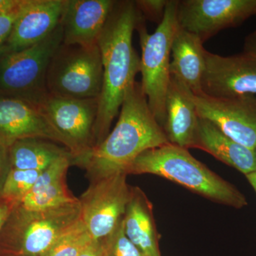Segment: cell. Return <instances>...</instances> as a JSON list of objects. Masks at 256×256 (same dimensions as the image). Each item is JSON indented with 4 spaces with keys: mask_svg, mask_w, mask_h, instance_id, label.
<instances>
[{
    "mask_svg": "<svg viewBox=\"0 0 256 256\" xmlns=\"http://www.w3.org/2000/svg\"><path fill=\"white\" fill-rule=\"evenodd\" d=\"M143 18L136 1H116L98 40L104 74L92 132L94 146L110 132L128 87L140 72V58L132 46V34Z\"/></svg>",
    "mask_w": 256,
    "mask_h": 256,
    "instance_id": "cell-1",
    "label": "cell"
},
{
    "mask_svg": "<svg viewBox=\"0 0 256 256\" xmlns=\"http://www.w3.org/2000/svg\"><path fill=\"white\" fill-rule=\"evenodd\" d=\"M170 143L153 116L140 82L128 87L117 124L98 146L72 159L89 180L124 172L144 151Z\"/></svg>",
    "mask_w": 256,
    "mask_h": 256,
    "instance_id": "cell-2",
    "label": "cell"
},
{
    "mask_svg": "<svg viewBox=\"0 0 256 256\" xmlns=\"http://www.w3.org/2000/svg\"><path fill=\"white\" fill-rule=\"evenodd\" d=\"M126 174L156 175L236 208L248 204L245 196L234 185L195 159L188 149L171 143L144 151L128 166Z\"/></svg>",
    "mask_w": 256,
    "mask_h": 256,
    "instance_id": "cell-3",
    "label": "cell"
},
{
    "mask_svg": "<svg viewBox=\"0 0 256 256\" xmlns=\"http://www.w3.org/2000/svg\"><path fill=\"white\" fill-rule=\"evenodd\" d=\"M80 220L79 200L44 210H26L14 205L0 232V255L42 256Z\"/></svg>",
    "mask_w": 256,
    "mask_h": 256,
    "instance_id": "cell-4",
    "label": "cell"
},
{
    "mask_svg": "<svg viewBox=\"0 0 256 256\" xmlns=\"http://www.w3.org/2000/svg\"><path fill=\"white\" fill-rule=\"evenodd\" d=\"M178 1L169 0L164 16L154 33L146 32L142 20L136 30L139 32L142 56L140 82L148 106L158 124L164 127L166 120V96L171 78V48L178 28L176 18Z\"/></svg>",
    "mask_w": 256,
    "mask_h": 256,
    "instance_id": "cell-5",
    "label": "cell"
},
{
    "mask_svg": "<svg viewBox=\"0 0 256 256\" xmlns=\"http://www.w3.org/2000/svg\"><path fill=\"white\" fill-rule=\"evenodd\" d=\"M63 43L60 24L44 40L31 47L0 54V96L38 102L46 92L48 66Z\"/></svg>",
    "mask_w": 256,
    "mask_h": 256,
    "instance_id": "cell-6",
    "label": "cell"
},
{
    "mask_svg": "<svg viewBox=\"0 0 256 256\" xmlns=\"http://www.w3.org/2000/svg\"><path fill=\"white\" fill-rule=\"evenodd\" d=\"M102 74V58L98 44L86 46L62 44L47 70V92L72 98H98Z\"/></svg>",
    "mask_w": 256,
    "mask_h": 256,
    "instance_id": "cell-7",
    "label": "cell"
},
{
    "mask_svg": "<svg viewBox=\"0 0 256 256\" xmlns=\"http://www.w3.org/2000/svg\"><path fill=\"white\" fill-rule=\"evenodd\" d=\"M127 176L118 172L90 180L88 188L78 198L80 220L94 240L110 235L124 218L130 194Z\"/></svg>",
    "mask_w": 256,
    "mask_h": 256,
    "instance_id": "cell-8",
    "label": "cell"
},
{
    "mask_svg": "<svg viewBox=\"0 0 256 256\" xmlns=\"http://www.w3.org/2000/svg\"><path fill=\"white\" fill-rule=\"evenodd\" d=\"M36 104L63 138L72 160L94 146L98 98H72L46 92Z\"/></svg>",
    "mask_w": 256,
    "mask_h": 256,
    "instance_id": "cell-9",
    "label": "cell"
},
{
    "mask_svg": "<svg viewBox=\"0 0 256 256\" xmlns=\"http://www.w3.org/2000/svg\"><path fill=\"white\" fill-rule=\"evenodd\" d=\"M256 14V0H181L176 8L178 26L203 42Z\"/></svg>",
    "mask_w": 256,
    "mask_h": 256,
    "instance_id": "cell-10",
    "label": "cell"
},
{
    "mask_svg": "<svg viewBox=\"0 0 256 256\" xmlns=\"http://www.w3.org/2000/svg\"><path fill=\"white\" fill-rule=\"evenodd\" d=\"M198 117L242 146L256 150V96L212 98L192 94Z\"/></svg>",
    "mask_w": 256,
    "mask_h": 256,
    "instance_id": "cell-11",
    "label": "cell"
},
{
    "mask_svg": "<svg viewBox=\"0 0 256 256\" xmlns=\"http://www.w3.org/2000/svg\"><path fill=\"white\" fill-rule=\"evenodd\" d=\"M202 94L212 98L256 96V57L222 56L206 50Z\"/></svg>",
    "mask_w": 256,
    "mask_h": 256,
    "instance_id": "cell-12",
    "label": "cell"
},
{
    "mask_svg": "<svg viewBox=\"0 0 256 256\" xmlns=\"http://www.w3.org/2000/svg\"><path fill=\"white\" fill-rule=\"evenodd\" d=\"M30 138L50 140L65 146L63 138L36 102L0 96V144L9 148L16 141Z\"/></svg>",
    "mask_w": 256,
    "mask_h": 256,
    "instance_id": "cell-13",
    "label": "cell"
},
{
    "mask_svg": "<svg viewBox=\"0 0 256 256\" xmlns=\"http://www.w3.org/2000/svg\"><path fill=\"white\" fill-rule=\"evenodd\" d=\"M63 5L64 0H23L0 54L26 50L46 38L60 24Z\"/></svg>",
    "mask_w": 256,
    "mask_h": 256,
    "instance_id": "cell-14",
    "label": "cell"
},
{
    "mask_svg": "<svg viewBox=\"0 0 256 256\" xmlns=\"http://www.w3.org/2000/svg\"><path fill=\"white\" fill-rule=\"evenodd\" d=\"M116 1L64 0L60 24L63 44L92 46L98 40Z\"/></svg>",
    "mask_w": 256,
    "mask_h": 256,
    "instance_id": "cell-15",
    "label": "cell"
},
{
    "mask_svg": "<svg viewBox=\"0 0 256 256\" xmlns=\"http://www.w3.org/2000/svg\"><path fill=\"white\" fill-rule=\"evenodd\" d=\"M192 92L171 76L166 96V120L164 130L171 144L193 148L198 117L192 100Z\"/></svg>",
    "mask_w": 256,
    "mask_h": 256,
    "instance_id": "cell-16",
    "label": "cell"
},
{
    "mask_svg": "<svg viewBox=\"0 0 256 256\" xmlns=\"http://www.w3.org/2000/svg\"><path fill=\"white\" fill-rule=\"evenodd\" d=\"M193 148L206 152L246 176L256 172V150L236 142L208 120L198 118Z\"/></svg>",
    "mask_w": 256,
    "mask_h": 256,
    "instance_id": "cell-17",
    "label": "cell"
},
{
    "mask_svg": "<svg viewBox=\"0 0 256 256\" xmlns=\"http://www.w3.org/2000/svg\"><path fill=\"white\" fill-rule=\"evenodd\" d=\"M200 37L178 26L172 44L170 74L193 95L202 94L206 50Z\"/></svg>",
    "mask_w": 256,
    "mask_h": 256,
    "instance_id": "cell-18",
    "label": "cell"
},
{
    "mask_svg": "<svg viewBox=\"0 0 256 256\" xmlns=\"http://www.w3.org/2000/svg\"><path fill=\"white\" fill-rule=\"evenodd\" d=\"M122 224L126 236L144 256H161L153 206L138 186L130 188Z\"/></svg>",
    "mask_w": 256,
    "mask_h": 256,
    "instance_id": "cell-19",
    "label": "cell"
},
{
    "mask_svg": "<svg viewBox=\"0 0 256 256\" xmlns=\"http://www.w3.org/2000/svg\"><path fill=\"white\" fill-rule=\"evenodd\" d=\"M11 169L43 171L60 158L70 154L65 146L50 140L24 138L8 148Z\"/></svg>",
    "mask_w": 256,
    "mask_h": 256,
    "instance_id": "cell-20",
    "label": "cell"
},
{
    "mask_svg": "<svg viewBox=\"0 0 256 256\" xmlns=\"http://www.w3.org/2000/svg\"><path fill=\"white\" fill-rule=\"evenodd\" d=\"M76 198L70 193L66 183V178L50 185L37 193H28L21 202L15 205L30 210H50L77 202Z\"/></svg>",
    "mask_w": 256,
    "mask_h": 256,
    "instance_id": "cell-21",
    "label": "cell"
},
{
    "mask_svg": "<svg viewBox=\"0 0 256 256\" xmlns=\"http://www.w3.org/2000/svg\"><path fill=\"white\" fill-rule=\"evenodd\" d=\"M92 238L82 220L69 227L42 256H78Z\"/></svg>",
    "mask_w": 256,
    "mask_h": 256,
    "instance_id": "cell-22",
    "label": "cell"
},
{
    "mask_svg": "<svg viewBox=\"0 0 256 256\" xmlns=\"http://www.w3.org/2000/svg\"><path fill=\"white\" fill-rule=\"evenodd\" d=\"M42 171L10 170L0 192V198L15 205L31 192Z\"/></svg>",
    "mask_w": 256,
    "mask_h": 256,
    "instance_id": "cell-23",
    "label": "cell"
},
{
    "mask_svg": "<svg viewBox=\"0 0 256 256\" xmlns=\"http://www.w3.org/2000/svg\"><path fill=\"white\" fill-rule=\"evenodd\" d=\"M100 242L101 256H144L126 236L122 218L114 232Z\"/></svg>",
    "mask_w": 256,
    "mask_h": 256,
    "instance_id": "cell-24",
    "label": "cell"
},
{
    "mask_svg": "<svg viewBox=\"0 0 256 256\" xmlns=\"http://www.w3.org/2000/svg\"><path fill=\"white\" fill-rule=\"evenodd\" d=\"M168 0H139L136 1V6L143 18L152 21L161 22L164 16Z\"/></svg>",
    "mask_w": 256,
    "mask_h": 256,
    "instance_id": "cell-25",
    "label": "cell"
},
{
    "mask_svg": "<svg viewBox=\"0 0 256 256\" xmlns=\"http://www.w3.org/2000/svg\"><path fill=\"white\" fill-rule=\"evenodd\" d=\"M22 2V0L21 3L14 9L0 14V52L11 34Z\"/></svg>",
    "mask_w": 256,
    "mask_h": 256,
    "instance_id": "cell-26",
    "label": "cell"
},
{
    "mask_svg": "<svg viewBox=\"0 0 256 256\" xmlns=\"http://www.w3.org/2000/svg\"><path fill=\"white\" fill-rule=\"evenodd\" d=\"M11 170L8 148L0 144V192Z\"/></svg>",
    "mask_w": 256,
    "mask_h": 256,
    "instance_id": "cell-27",
    "label": "cell"
},
{
    "mask_svg": "<svg viewBox=\"0 0 256 256\" xmlns=\"http://www.w3.org/2000/svg\"><path fill=\"white\" fill-rule=\"evenodd\" d=\"M78 256H101L100 240H92L84 248Z\"/></svg>",
    "mask_w": 256,
    "mask_h": 256,
    "instance_id": "cell-28",
    "label": "cell"
},
{
    "mask_svg": "<svg viewBox=\"0 0 256 256\" xmlns=\"http://www.w3.org/2000/svg\"><path fill=\"white\" fill-rule=\"evenodd\" d=\"M244 53L256 57V30L246 38L244 42Z\"/></svg>",
    "mask_w": 256,
    "mask_h": 256,
    "instance_id": "cell-29",
    "label": "cell"
},
{
    "mask_svg": "<svg viewBox=\"0 0 256 256\" xmlns=\"http://www.w3.org/2000/svg\"><path fill=\"white\" fill-rule=\"evenodd\" d=\"M14 205L0 198V232Z\"/></svg>",
    "mask_w": 256,
    "mask_h": 256,
    "instance_id": "cell-30",
    "label": "cell"
},
{
    "mask_svg": "<svg viewBox=\"0 0 256 256\" xmlns=\"http://www.w3.org/2000/svg\"><path fill=\"white\" fill-rule=\"evenodd\" d=\"M21 2L22 0H0V14L14 9Z\"/></svg>",
    "mask_w": 256,
    "mask_h": 256,
    "instance_id": "cell-31",
    "label": "cell"
},
{
    "mask_svg": "<svg viewBox=\"0 0 256 256\" xmlns=\"http://www.w3.org/2000/svg\"><path fill=\"white\" fill-rule=\"evenodd\" d=\"M246 178L248 181L252 185V188L256 193V172L248 174L246 176Z\"/></svg>",
    "mask_w": 256,
    "mask_h": 256,
    "instance_id": "cell-32",
    "label": "cell"
},
{
    "mask_svg": "<svg viewBox=\"0 0 256 256\" xmlns=\"http://www.w3.org/2000/svg\"><path fill=\"white\" fill-rule=\"evenodd\" d=\"M0 256H1V255H0Z\"/></svg>",
    "mask_w": 256,
    "mask_h": 256,
    "instance_id": "cell-33",
    "label": "cell"
}]
</instances>
